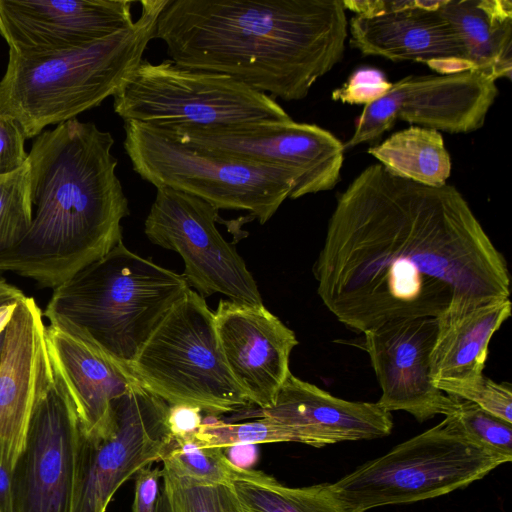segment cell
Here are the masks:
<instances>
[{"instance_id":"cell-1","label":"cell","mask_w":512,"mask_h":512,"mask_svg":"<svg viewBox=\"0 0 512 512\" xmlns=\"http://www.w3.org/2000/svg\"><path fill=\"white\" fill-rule=\"evenodd\" d=\"M313 273L325 307L356 333L510 295L506 261L459 190L379 163L339 195Z\"/></svg>"},{"instance_id":"cell-2","label":"cell","mask_w":512,"mask_h":512,"mask_svg":"<svg viewBox=\"0 0 512 512\" xmlns=\"http://www.w3.org/2000/svg\"><path fill=\"white\" fill-rule=\"evenodd\" d=\"M347 36L342 0H168L154 34L176 64L284 101L342 60Z\"/></svg>"},{"instance_id":"cell-3","label":"cell","mask_w":512,"mask_h":512,"mask_svg":"<svg viewBox=\"0 0 512 512\" xmlns=\"http://www.w3.org/2000/svg\"><path fill=\"white\" fill-rule=\"evenodd\" d=\"M112 135L76 118L41 132L28 153L31 225L0 255V271L56 288L122 240L128 199Z\"/></svg>"},{"instance_id":"cell-4","label":"cell","mask_w":512,"mask_h":512,"mask_svg":"<svg viewBox=\"0 0 512 512\" xmlns=\"http://www.w3.org/2000/svg\"><path fill=\"white\" fill-rule=\"evenodd\" d=\"M167 1H141L130 27L82 47L33 56L9 50L0 111L17 121L25 138H33L113 97L143 60Z\"/></svg>"},{"instance_id":"cell-5","label":"cell","mask_w":512,"mask_h":512,"mask_svg":"<svg viewBox=\"0 0 512 512\" xmlns=\"http://www.w3.org/2000/svg\"><path fill=\"white\" fill-rule=\"evenodd\" d=\"M188 289L182 274L135 254L121 240L54 288L43 316L83 332L128 363Z\"/></svg>"},{"instance_id":"cell-6","label":"cell","mask_w":512,"mask_h":512,"mask_svg":"<svg viewBox=\"0 0 512 512\" xmlns=\"http://www.w3.org/2000/svg\"><path fill=\"white\" fill-rule=\"evenodd\" d=\"M510 461L468 437L451 413L327 488L343 512H366L443 496Z\"/></svg>"},{"instance_id":"cell-7","label":"cell","mask_w":512,"mask_h":512,"mask_svg":"<svg viewBox=\"0 0 512 512\" xmlns=\"http://www.w3.org/2000/svg\"><path fill=\"white\" fill-rule=\"evenodd\" d=\"M126 364L142 387L169 405H191L211 416L253 406L228 368L214 312L191 288Z\"/></svg>"},{"instance_id":"cell-8","label":"cell","mask_w":512,"mask_h":512,"mask_svg":"<svg viewBox=\"0 0 512 512\" xmlns=\"http://www.w3.org/2000/svg\"><path fill=\"white\" fill-rule=\"evenodd\" d=\"M124 149L133 170L156 188L196 196L217 210H245L265 224L290 198L298 176L283 167L192 147L165 128L125 122Z\"/></svg>"},{"instance_id":"cell-9","label":"cell","mask_w":512,"mask_h":512,"mask_svg":"<svg viewBox=\"0 0 512 512\" xmlns=\"http://www.w3.org/2000/svg\"><path fill=\"white\" fill-rule=\"evenodd\" d=\"M124 122L159 128L218 127L291 119L269 95L221 73L172 60H142L113 96Z\"/></svg>"},{"instance_id":"cell-10","label":"cell","mask_w":512,"mask_h":512,"mask_svg":"<svg viewBox=\"0 0 512 512\" xmlns=\"http://www.w3.org/2000/svg\"><path fill=\"white\" fill-rule=\"evenodd\" d=\"M169 407L137 383L115 401L106 436L90 439L81 433L72 512H106L124 482L162 460L174 446Z\"/></svg>"},{"instance_id":"cell-11","label":"cell","mask_w":512,"mask_h":512,"mask_svg":"<svg viewBox=\"0 0 512 512\" xmlns=\"http://www.w3.org/2000/svg\"><path fill=\"white\" fill-rule=\"evenodd\" d=\"M218 211L196 196L156 188L144 232L153 244L182 257V275L203 298L220 293L233 302L263 305L243 258L216 228Z\"/></svg>"},{"instance_id":"cell-12","label":"cell","mask_w":512,"mask_h":512,"mask_svg":"<svg viewBox=\"0 0 512 512\" xmlns=\"http://www.w3.org/2000/svg\"><path fill=\"white\" fill-rule=\"evenodd\" d=\"M169 130L192 147L294 172L298 184L291 199L333 189L346 151L330 131L292 119Z\"/></svg>"},{"instance_id":"cell-13","label":"cell","mask_w":512,"mask_h":512,"mask_svg":"<svg viewBox=\"0 0 512 512\" xmlns=\"http://www.w3.org/2000/svg\"><path fill=\"white\" fill-rule=\"evenodd\" d=\"M497 94L496 81L476 70L407 76L364 106L345 150L376 140L397 120L453 134L476 131L484 125Z\"/></svg>"},{"instance_id":"cell-14","label":"cell","mask_w":512,"mask_h":512,"mask_svg":"<svg viewBox=\"0 0 512 512\" xmlns=\"http://www.w3.org/2000/svg\"><path fill=\"white\" fill-rule=\"evenodd\" d=\"M80 436L74 405L51 360L50 377L12 471V512H72Z\"/></svg>"},{"instance_id":"cell-15","label":"cell","mask_w":512,"mask_h":512,"mask_svg":"<svg viewBox=\"0 0 512 512\" xmlns=\"http://www.w3.org/2000/svg\"><path fill=\"white\" fill-rule=\"evenodd\" d=\"M437 328L434 317L401 318L363 333L361 348L382 391L377 404L388 412L402 410L424 422L456 410L460 399L437 389L430 377Z\"/></svg>"},{"instance_id":"cell-16","label":"cell","mask_w":512,"mask_h":512,"mask_svg":"<svg viewBox=\"0 0 512 512\" xmlns=\"http://www.w3.org/2000/svg\"><path fill=\"white\" fill-rule=\"evenodd\" d=\"M129 0H0V35L21 56L82 47L133 24Z\"/></svg>"},{"instance_id":"cell-17","label":"cell","mask_w":512,"mask_h":512,"mask_svg":"<svg viewBox=\"0 0 512 512\" xmlns=\"http://www.w3.org/2000/svg\"><path fill=\"white\" fill-rule=\"evenodd\" d=\"M43 317L35 299L25 295L5 329L0 359V464L11 473L51 374Z\"/></svg>"},{"instance_id":"cell-18","label":"cell","mask_w":512,"mask_h":512,"mask_svg":"<svg viewBox=\"0 0 512 512\" xmlns=\"http://www.w3.org/2000/svg\"><path fill=\"white\" fill-rule=\"evenodd\" d=\"M228 368L252 405L270 407L291 373L295 333L264 305L221 300L214 312Z\"/></svg>"},{"instance_id":"cell-19","label":"cell","mask_w":512,"mask_h":512,"mask_svg":"<svg viewBox=\"0 0 512 512\" xmlns=\"http://www.w3.org/2000/svg\"><path fill=\"white\" fill-rule=\"evenodd\" d=\"M50 358L72 400L84 437L106 436L113 424L115 401L139 383L119 361L83 332L69 326H46Z\"/></svg>"},{"instance_id":"cell-20","label":"cell","mask_w":512,"mask_h":512,"mask_svg":"<svg viewBox=\"0 0 512 512\" xmlns=\"http://www.w3.org/2000/svg\"><path fill=\"white\" fill-rule=\"evenodd\" d=\"M293 429L300 443L313 447L389 435L391 412L376 403L348 401L290 373L273 404L247 412Z\"/></svg>"},{"instance_id":"cell-21","label":"cell","mask_w":512,"mask_h":512,"mask_svg":"<svg viewBox=\"0 0 512 512\" xmlns=\"http://www.w3.org/2000/svg\"><path fill=\"white\" fill-rule=\"evenodd\" d=\"M443 0L375 17L353 16L351 45L363 55L426 64L438 74L472 70L461 41L440 13Z\"/></svg>"},{"instance_id":"cell-22","label":"cell","mask_w":512,"mask_h":512,"mask_svg":"<svg viewBox=\"0 0 512 512\" xmlns=\"http://www.w3.org/2000/svg\"><path fill=\"white\" fill-rule=\"evenodd\" d=\"M510 299L450 310L437 318L430 355L434 386L458 398L483 376L492 336L511 315Z\"/></svg>"},{"instance_id":"cell-23","label":"cell","mask_w":512,"mask_h":512,"mask_svg":"<svg viewBox=\"0 0 512 512\" xmlns=\"http://www.w3.org/2000/svg\"><path fill=\"white\" fill-rule=\"evenodd\" d=\"M439 11L457 33L472 70L495 81L511 79V1L446 0Z\"/></svg>"},{"instance_id":"cell-24","label":"cell","mask_w":512,"mask_h":512,"mask_svg":"<svg viewBox=\"0 0 512 512\" xmlns=\"http://www.w3.org/2000/svg\"><path fill=\"white\" fill-rule=\"evenodd\" d=\"M390 174L428 187L447 184L451 158L439 131L418 126L395 132L368 149Z\"/></svg>"},{"instance_id":"cell-25","label":"cell","mask_w":512,"mask_h":512,"mask_svg":"<svg viewBox=\"0 0 512 512\" xmlns=\"http://www.w3.org/2000/svg\"><path fill=\"white\" fill-rule=\"evenodd\" d=\"M233 489L243 512H343L327 483L288 487L266 475L259 480H238Z\"/></svg>"},{"instance_id":"cell-26","label":"cell","mask_w":512,"mask_h":512,"mask_svg":"<svg viewBox=\"0 0 512 512\" xmlns=\"http://www.w3.org/2000/svg\"><path fill=\"white\" fill-rule=\"evenodd\" d=\"M161 461L164 474L188 484L232 486L238 480H259L267 475L233 465L224 449L194 443L174 445Z\"/></svg>"},{"instance_id":"cell-27","label":"cell","mask_w":512,"mask_h":512,"mask_svg":"<svg viewBox=\"0 0 512 512\" xmlns=\"http://www.w3.org/2000/svg\"><path fill=\"white\" fill-rule=\"evenodd\" d=\"M298 442L296 432L268 418L254 421L231 423L218 420L215 416L203 419L193 442L201 447L225 449L234 445H258L263 443Z\"/></svg>"},{"instance_id":"cell-28","label":"cell","mask_w":512,"mask_h":512,"mask_svg":"<svg viewBox=\"0 0 512 512\" xmlns=\"http://www.w3.org/2000/svg\"><path fill=\"white\" fill-rule=\"evenodd\" d=\"M33 216L28 162L14 173L0 176V255L28 231Z\"/></svg>"},{"instance_id":"cell-29","label":"cell","mask_w":512,"mask_h":512,"mask_svg":"<svg viewBox=\"0 0 512 512\" xmlns=\"http://www.w3.org/2000/svg\"><path fill=\"white\" fill-rule=\"evenodd\" d=\"M172 512H243L231 485H197L162 472Z\"/></svg>"},{"instance_id":"cell-30","label":"cell","mask_w":512,"mask_h":512,"mask_svg":"<svg viewBox=\"0 0 512 512\" xmlns=\"http://www.w3.org/2000/svg\"><path fill=\"white\" fill-rule=\"evenodd\" d=\"M463 432L484 448L512 459V423H508L478 405L461 400L452 413Z\"/></svg>"},{"instance_id":"cell-31","label":"cell","mask_w":512,"mask_h":512,"mask_svg":"<svg viewBox=\"0 0 512 512\" xmlns=\"http://www.w3.org/2000/svg\"><path fill=\"white\" fill-rule=\"evenodd\" d=\"M392 83L381 70L364 67L354 71L331 97L345 104L367 106L386 95Z\"/></svg>"},{"instance_id":"cell-32","label":"cell","mask_w":512,"mask_h":512,"mask_svg":"<svg viewBox=\"0 0 512 512\" xmlns=\"http://www.w3.org/2000/svg\"><path fill=\"white\" fill-rule=\"evenodd\" d=\"M458 399L470 401L490 414L512 423L511 385L496 383L490 378H482L473 386L464 390Z\"/></svg>"},{"instance_id":"cell-33","label":"cell","mask_w":512,"mask_h":512,"mask_svg":"<svg viewBox=\"0 0 512 512\" xmlns=\"http://www.w3.org/2000/svg\"><path fill=\"white\" fill-rule=\"evenodd\" d=\"M133 512H172L162 470L147 467L135 479Z\"/></svg>"},{"instance_id":"cell-34","label":"cell","mask_w":512,"mask_h":512,"mask_svg":"<svg viewBox=\"0 0 512 512\" xmlns=\"http://www.w3.org/2000/svg\"><path fill=\"white\" fill-rule=\"evenodd\" d=\"M25 139L17 121L0 111V176L14 173L27 163Z\"/></svg>"},{"instance_id":"cell-35","label":"cell","mask_w":512,"mask_h":512,"mask_svg":"<svg viewBox=\"0 0 512 512\" xmlns=\"http://www.w3.org/2000/svg\"><path fill=\"white\" fill-rule=\"evenodd\" d=\"M201 412L199 408L187 404L170 405L167 423L174 445L193 442L203 423Z\"/></svg>"},{"instance_id":"cell-36","label":"cell","mask_w":512,"mask_h":512,"mask_svg":"<svg viewBox=\"0 0 512 512\" xmlns=\"http://www.w3.org/2000/svg\"><path fill=\"white\" fill-rule=\"evenodd\" d=\"M346 10L353 11L356 16L375 17L398 11L430 6L434 1L421 0H342Z\"/></svg>"},{"instance_id":"cell-37","label":"cell","mask_w":512,"mask_h":512,"mask_svg":"<svg viewBox=\"0 0 512 512\" xmlns=\"http://www.w3.org/2000/svg\"><path fill=\"white\" fill-rule=\"evenodd\" d=\"M228 460L242 469H251L258 459L257 445H234L224 449Z\"/></svg>"},{"instance_id":"cell-38","label":"cell","mask_w":512,"mask_h":512,"mask_svg":"<svg viewBox=\"0 0 512 512\" xmlns=\"http://www.w3.org/2000/svg\"><path fill=\"white\" fill-rule=\"evenodd\" d=\"M0 512H12V473L0 464Z\"/></svg>"},{"instance_id":"cell-39","label":"cell","mask_w":512,"mask_h":512,"mask_svg":"<svg viewBox=\"0 0 512 512\" xmlns=\"http://www.w3.org/2000/svg\"><path fill=\"white\" fill-rule=\"evenodd\" d=\"M25 294L17 287L0 278V302L19 301Z\"/></svg>"},{"instance_id":"cell-40","label":"cell","mask_w":512,"mask_h":512,"mask_svg":"<svg viewBox=\"0 0 512 512\" xmlns=\"http://www.w3.org/2000/svg\"><path fill=\"white\" fill-rule=\"evenodd\" d=\"M18 301L0 302V334L6 329L12 315L15 311Z\"/></svg>"},{"instance_id":"cell-41","label":"cell","mask_w":512,"mask_h":512,"mask_svg":"<svg viewBox=\"0 0 512 512\" xmlns=\"http://www.w3.org/2000/svg\"><path fill=\"white\" fill-rule=\"evenodd\" d=\"M4 335H5V330H4V332H2L0 334V359H1L2 349H3Z\"/></svg>"}]
</instances>
